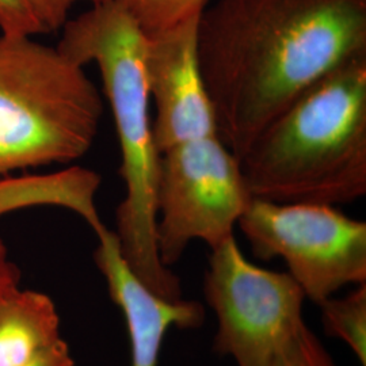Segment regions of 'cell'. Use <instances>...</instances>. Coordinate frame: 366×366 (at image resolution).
<instances>
[{
    "label": "cell",
    "mask_w": 366,
    "mask_h": 366,
    "mask_svg": "<svg viewBox=\"0 0 366 366\" xmlns=\"http://www.w3.org/2000/svg\"><path fill=\"white\" fill-rule=\"evenodd\" d=\"M366 52V0H219L198 53L217 137L237 159L281 112Z\"/></svg>",
    "instance_id": "1"
},
{
    "label": "cell",
    "mask_w": 366,
    "mask_h": 366,
    "mask_svg": "<svg viewBox=\"0 0 366 366\" xmlns=\"http://www.w3.org/2000/svg\"><path fill=\"white\" fill-rule=\"evenodd\" d=\"M59 51L79 66L95 63L113 113L127 194L117 209L119 249L136 277L157 296L181 300L178 277L157 246V186L160 154L145 75L147 34L117 0L92 6L66 21Z\"/></svg>",
    "instance_id": "2"
},
{
    "label": "cell",
    "mask_w": 366,
    "mask_h": 366,
    "mask_svg": "<svg viewBox=\"0 0 366 366\" xmlns=\"http://www.w3.org/2000/svg\"><path fill=\"white\" fill-rule=\"evenodd\" d=\"M239 160L252 198L335 207L365 196L366 52L301 94Z\"/></svg>",
    "instance_id": "3"
},
{
    "label": "cell",
    "mask_w": 366,
    "mask_h": 366,
    "mask_svg": "<svg viewBox=\"0 0 366 366\" xmlns=\"http://www.w3.org/2000/svg\"><path fill=\"white\" fill-rule=\"evenodd\" d=\"M102 116L84 66L34 37L0 33V175L84 157Z\"/></svg>",
    "instance_id": "4"
},
{
    "label": "cell",
    "mask_w": 366,
    "mask_h": 366,
    "mask_svg": "<svg viewBox=\"0 0 366 366\" xmlns=\"http://www.w3.org/2000/svg\"><path fill=\"white\" fill-rule=\"evenodd\" d=\"M237 225L255 257L281 258L316 305L340 289L366 284V222L332 205L251 198Z\"/></svg>",
    "instance_id": "5"
},
{
    "label": "cell",
    "mask_w": 366,
    "mask_h": 366,
    "mask_svg": "<svg viewBox=\"0 0 366 366\" xmlns=\"http://www.w3.org/2000/svg\"><path fill=\"white\" fill-rule=\"evenodd\" d=\"M249 196L240 160L217 136L177 145L160 155L157 246L167 267L201 240L210 249L234 236Z\"/></svg>",
    "instance_id": "6"
},
{
    "label": "cell",
    "mask_w": 366,
    "mask_h": 366,
    "mask_svg": "<svg viewBox=\"0 0 366 366\" xmlns=\"http://www.w3.org/2000/svg\"><path fill=\"white\" fill-rule=\"evenodd\" d=\"M204 295L217 319L213 350L236 366L272 365L307 326L299 284L251 263L235 236L210 249Z\"/></svg>",
    "instance_id": "7"
},
{
    "label": "cell",
    "mask_w": 366,
    "mask_h": 366,
    "mask_svg": "<svg viewBox=\"0 0 366 366\" xmlns=\"http://www.w3.org/2000/svg\"><path fill=\"white\" fill-rule=\"evenodd\" d=\"M199 18L147 34L145 75L155 104L152 129L160 155L177 145L217 136L198 53Z\"/></svg>",
    "instance_id": "8"
},
{
    "label": "cell",
    "mask_w": 366,
    "mask_h": 366,
    "mask_svg": "<svg viewBox=\"0 0 366 366\" xmlns=\"http://www.w3.org/2000/svg\"><path fill=\"white\" fill-rule=\"evenodd\" d=\"M95 235L98 247L94 259L105 277L112 300L124 315L131 343V366H157L167 331L201 326L205 319L204 307L197 301L157 296L132 272L114 231L104 225Z\"/></svg>",
    "instance_id": "9"
},
{
    "label": "cell",
    "mask_w": 366,
    "mask_h": 366,
    "mask_svg": "<svg viewBox=\"0 0 366 366\" xmlns=\"http://www.w3.org/2000/svg\"><path fill=\"white\" fill-rule=\"evenodd\" d=\"M63 340L52 299L18 288L0 299V366H21Z\"/></svg>",
    "instance_id": "10"
},
{
    "label": "cell",
    "mask_w": 366,
    "mask_h": 366,
    "mask_svg": "<svg viewBox=\"0 0 366 366\" xmlns=\"http://www.w3.org/2000/svg\"><path fill=\"white\" fill-rule=\"evenodd\" d=\"M99 184L101 177L83 167L4 179L0 181V216L31 205H54L75 212L95 232L105 225L95 207Z\"/></svg>",
    "instance_id": "11"
},
{
    "label": "cell",
    "mask_w": 366,
    "mask_h": 366,
    "mask_svg": "<svg viewBox=\"0 0 366 366\" xmlns=\"http://www.w3.org/2000/svg\"><path fill=\"white\" fill-rule=\"evenodd\" d=\"M322 311V326L327 337L340 340L366 366V284L343 297H330L317 305Z\"/></svg>",
    "instance_id": "12"
},
{
    "label": "cell",
    "mask_w": 366,
    "mask_h": 366,
    "mask_svg": "<svg viewBox=\"0 0 366 366\" xmlns=\"http://www.w3.org/2000/svg\"><path fill=\"white\" fill-rule=\"evenodd\" d=\"M68 9L59 0H0V33L13 37H37L60 30Z\"/></svg>",
    "instance_id": "13"
},
{
    "label": "cell",
    "mask_w": 366,
    "mask_h": 366,
    "mask_svg": "<svg viewBox=\"0 0 366 366\" xmlns=\"http://www.w3.org/2000/svg\"><path fill=\"white\" fill-rule=\"evenodd\" d=\"M145 34H154L198 16L209 0H117Z\"/></svg>",
    "instance_id": "14"
},
{
    "label": "cell",
    "mask_w": 366,
    "mask_h": 366,
    "mask_svg": "<svg viewBox=\"0 0 366 366\" xmlns=\"http://www.w3.org/2000/svg\"><path fill=\"white\" fill-rule=\"evenodd\" d=\"M270 366H337L308 326L289 342Z\"/></svg>",
    "instance_id": "15"
},
{
    "label": "cell",
    "mask_w": 366,
    "mask_h": 366,
    "mask_svg": "<svg viewBox=\"0 0 366 366\" xmlns=\"http://www.w3.org/2000/svg\"><path fill=\"white\" fill-rule=\"evenodd\" d=\"M21 366H75V361L71 355L68 343L64 340H60L30 362Z\"/></svg>",
    "instance_id": "16"
},
{
    "label": "cell",
    "mask_w": 366,
    "mask_h": 366,
    "mask_svg": "<svg viewBox=\"0 0 366 366\" xmlns=\"http://www.w3.org/2000/svg\"><path fill=\"white\" fill-rule=\"evenodd\" d=\"M21 284V270L14 263L4 242L0 239V299Z\"/></svg>",
    "instance_id": "17"
},
{
    "label": "cell",
    "mask_w": 366,
    "mask_h": 366,
    "mask_svg": "<svg viewBox=\"0 0 366 366\" xmlns=\"http://www.w3.org/2000/svg\"><path fill=\"white\" fill-rule=\"evenodd\" d=\"M63 6H66V9L69 10L72 6H74V3H76L79 0H59ZM86 1H90L92 3V6H95V4H101V3H105V1H109V0H86Z\"/></svg>",
    "instance_id": "18"
}]
</instances>
